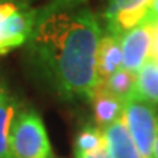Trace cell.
I'll return each instance as SVG.
<instances>
[{"mask_svg": "<svg viewBox=\"0 0 158 158\" xmlns=\"http://www.w3.org/2000/svg\"><path fill=\"white\" fill-rule=\"evenodd\" d=\"M19 111L18 100L7 86L0 84V158H12L9 148V135L13 118Z\"/></svg>", "mask_w": 158, "mask_h": 158, "instance_id": "obj_10", "label": "cell"}, {"mask_svg": "<svg viewBox=\"0 0 158 158\" xmlns=\"http://www.w3.org/2000/svg\"><path fill=\"white\" fill-rule=\"evenodd\" d=\"M102 145H106L102 129H100L98 126L88 124L76 136V141H75V154L91 152V151H95L98 148H101Z\"/></svg>", "mask_w": 158, "mask_h": 158, "instance_id": "obj_13", "label": "cell"}, {"mask_svg": "<svg viewBox=\"0 0 158 158\" xmlns=\"http://www.w3.org/2000/svg\"><path fill=\"white\" fill-rule=\"evenodd\" d=\"M152 158H158V122H157V132H155V141H154Z\"/></svg>", "mask_w": 158, "mask_h": 158, "instance_id": "obj_17", "label": "cell"}, {"mask_svg": "<svg viewBox=\"0 0 158 158\" xmlns=\"http://www.w3.org/2000/svg\"><path fill=\"white\" fill-rule=\"evenodd\" d=\"M19 2H25V3H29V0H19Z\"/></svg>", "mask_w": 158, "mask_h": 158, "instance_id": "obj_18", "label": "cell"}, {"mask_svg": "<svg viewBox=\"0 0 158 158\" xmlns=\"http://www.w3.org/2000/svg\"><path fill=\"white\" fill-rule=\"evenodd\" d=\"M95 69L98 84L104 82L113 73H116L118 69H122L120 35L111 34L106 29L102 31V35L98 43V50H97Z\"/></svg>", "mask_w": 158, "mask_h": 158, "instance_id": "obj_7", "label": "cell"}, {"mask_svg": "<svg viewBox=\"0 0 158 158\" xmlns=\"http://www.w3.org/2000/svg\"><path fill=\"white\" fill-rule=\"evenodd\" d=\"M110 158H142L130 138L123 118L102 129Z\"/></svg>", "mask_w": 158, "mask_h": 158, "instance_id": "obj_8", "label": "cell"}, {"mask_svg": "<svg viewBox=\"0 0 158 158\" xmlns=\"http://www.w3.org/2000/svg\"><path fill=\"white\" fill-rule=\"evenodd\" d=\"M75 158H110V154L107 151V145H102L101 148L91 151V152L75 154Z\"/></svg>", "mask_w": 158, "mask_h": 158, "instance_id": "obj_15", "label": "cell"}, {"mask_svg": "<svg viewBox=\"0 0 158 158\" xmlns=\"http://www.w3.org/2000/svg\"><path fill=\"white\" fill-rule=\"evenodd\" d=\"M152 0H107L102 13L106 31L122 35L139 23Z\"/></svg>", "mask_w": 158, "mask_h": 158, "instance_id": "obj_5", "label": "cell"}, {"mask_svg": "<svg viewBox=\"0 0 158 158\" xmlns=\"http://www.w3.org/2000/svg\"><path fill=\"white\" fill-rule=\"evenodd\" d=\"M100 88L107 91L108 94L114 95L120 101H129L135 98L136 88V73H132L126 69H118L116 73H113L104 82L98 84Z\"/></svg>", "mask_w": 158, "mask_h": 158, "instance_id": "obj_12", "label": "cell"}, {"mask_svg": "<svg viewBox=\"0 0 158 158\" xmlns=\"http://www.w3.org/2000/svg\"><path fill=\"white\" fill-rule=\"evenodd\" d=\"M38 9L19 0H0V56L28 43Z\"/></svg>", "mask_w": 158, "mask_h": 158, "instance_id": "obj_3", "label": "cell"}, {"mask_svg": "<svg viewBox=\"0 0 158 158\" xmlns=\"http://www.w3.org/2000/svg\"><path fill=\"white\" fill-rule=\"evenodd\" d=\"M154 28L135 25L133 28L120 35L122 47V69L138 73L142 64L149 57Z\"/></svg>", "mask_w": 158, "mask_h": 158, "instance_id": "obj_6", "label": "cell"}, {"mask_svg": "<svg viewBox=\"0 0 158 158\" xmlns=\"http://www.w3.org/2000/svg\"><path fill=\"white\" fill-rule=\"evenodd\" d=\"M157 23H158V0H152V3L149 5V7L147 9L145 15L142 16V19L139 21L138 25L154 28Z\"/></svg>", "mask_w": 158, "mask_h": 158, "instance_id": "obj_14", "label": "cell"}, {"mask_svg": "<svg viewBox=\"0 0 158 158\" xmlns=\"http://www.w3.org/2000/svg\"><path fill=\"white\" fill-rule=\"evenodd\" d=\"M135 98L149 104H158V62L148 57L136 73Z\"/></svg>", "mask_w": 158, "mask_h": 158, "instance_id": "obj_11", "label": "cell"}, {"mask_svg": "<svg viewBox=\"0 0 158 158\" xmlns=\"http://www.w3.org/2000/svg\"><path fill=\"white\" fill-rule=\"evenodd\" d=\"M149 59L158 62V23L154 27L152 43H151V48H149Z\"/></svg>", "mask_w": 158, "mask_h": 158, "instance_id": "obj_16", "label": "cell"}, {"mask_svg": "<svg viewBox=\"0 0 158 158\" xmlns=\"http://www.w3.org/2000/svg\"><path fill=\"white\" fill-rule=\"evenodd\" d=\"M89 101L92 102L94 117L100 129H104L108 124L123 118L124 102L111 94H108L107 91H104L100 86H97L95 92L91 97Z\"/></svg>", "mask_w": 158, "mask_h": 158, "instance_id": "obj_9", "label": "cell"}, {"mask_svg": "<svg viewBox=\"0 0 158 158\" xmlns=\"http://www.w3.org/2000/svg\"><path fill=\"white\" fill-rule=\"evenodd\" d=\"M123 122L141 157L152 158L158 122L155 106L132 98L124 102Z\"/></svg>", "mask_w": 158, "mask_h": 158, "instance_id": "obj_4", "label": "cell"}, {"mask_svg": "<svg viewBox=\"0 0 158 158\" xmlns=\"http://www.w3.org/2000/svg\"><path fill=\"white\" fill-rule=\"evenodd\" d=\"M12 158H53L50 139L43 118L31 108H21L9 135Z\"/></svg>", "mask_w": 158, "mask_h": 158, "instance_id": "obj_2", "label": "cell"}, {"mask_svg": "<svg viewBox=\"0 0 158 158\" xmlns=\"http://www.w3.org/2000/svg\"><path fill=\"white\" fill-rule=\"evenodd\" d=\"M102 35L88 0H48L38 9L28 57L63 100H91L98 85L97 50Z\"/></svg>", "mask_w": 158, "mask_h": 158, "instance_id": "obj_1", "label": "cell"}]
</instances>
